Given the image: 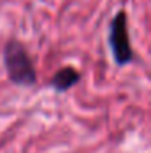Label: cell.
<instances>
[{"label":"cell","instance_id":"cell-3","mask_svg":"<svg viewBox=\"0 0 151 153\" xmlns=\"http://www.w3.org/2000/svg\"><path fill=\"white\" fill-rule=\"evenodd\" d=\"M81 75L80 72L77 70L75 67H62L52 75V78L49 80V86H52L57 93H65L71 86H75L78 82H80Z\"/></svg>","mask_w":151,"mask_h":153},{"label":"cell","instance_id":"cell-1","mask_svg":"<svg viewBox=\"0 0 151 153\" xmlns=\"http://www.w3.org/2000/svg\"><path fill=\"white\" fill-rule=\"evenodd\" d=\"M3 65L8 80L16 86H34L38 82V74L34 62L24 44L18 39L7 41L3 47Z\"/></svg>","mask_w":151,"mask_h":153},{"label":"cell","instance_id":"cell-2","mask_svg":"<svg viewBox=\"0 0 151 153\" xmlns=\"http://www.w3.org/2000/svg\"><path fill=\"white\" fill-rule=\"evenodd\" d=\"M109 44L112 49V57L119 67H124L135 60L128 34V15L124 8L116 13L109 25Z\"/></svg>","mask_w":151,"mask_h":153}]
</instances>
